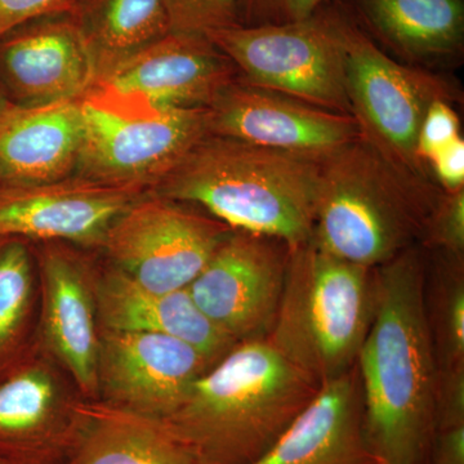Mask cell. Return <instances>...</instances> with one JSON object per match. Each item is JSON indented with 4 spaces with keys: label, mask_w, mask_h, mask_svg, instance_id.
Returning <instances> with one entry per match:
<instances>
[{
    "label": "cell",
    "mask_w": 464,
    "mask_h": 464,
    "mask_svg": "<svg viewBox=\"0 0 464 464\" xmlns=\"http://www.w3.org/2000/svg\"><path fill=\"white\" fill-rule=\"evenodd\" d=\"M429 252L414 246L373 268L374 307L356 369L378 462L423 464L436 432L438 362L427 320Z\"/></svg>",
    "instance_id": "cell-1"
},
{
    "label": "cell",
    "mask_w": 464,
    "mask_h": 464,
    "mask_svg": "<svg viewBox=\"0 0 464 464\" xmlns=\"http://www.w3.org/2000/svg\"><path fill=\"white\" fill-rule=\"evenodd\" d=\"M319 389L265 338L237 342L163 422L199 464H250Z\"/></svg>",
    "instance_id": "cell-2"
},
{
    "label": "cell",
    "mask_w": 464,
    "mask_h": 464,
    "mask_svg": "<svg viewBox=\"0 0 464 464\" xmlns=\"http://www.w3.org/2000/svg\"><path fill=\"white\" fill-rule=\"evenodd\" d=\"M320 170L322 161L208 134L149 194L295 249L313 240Z\"/></svg>",
    "instance_id": "cell-3"
},
{
    "label": "cell",
    "mask_w": 464,
    "mask_h": 464,
    "mask_svg": "<svg viewBox=\"0 0 464 464\" xmlns=\"http://www.w3.org/2000/svg\"><path fill=\"white\" fill-rule=\"evenodd\" d=\"M442 190L405 172L364 137L322 161L313 241L344 261L375 268L420 246Z\"/></svg>",
    "instance_id": "cell-4"
},
{
    "label": "cell",
    "mask_w": 464,
    "mask_h": 464,
    "mask_svg": "<svg viewBox=\"0 0 464 464\" xmlns=\"http://www.w3.org/2000/svg\"><path fill=\"white\" fill-rule=\"evenodd\" d=\"M373 307V268L311 240L290 249L282 299L265 340L322 386L356 365Z\"/></svg>",
    "instance_id": "cell-5"
},
{
    "label": "cell",
    "mask_w": 464,
    "mask_h": 464,
    "mask_svg": "<svg viewBox=\"0 0 464 464\" xmlns=\"http://www.w3.org/2000/svg\"><path fill=\"white\" fill-rule=\"evenodd\" d=\"M83 143L75 174L149 192L203 137L207 109L158 106L93 85L79 97Z\"/></svg>",
    "instance_id": "cell-6"
},
{
    "label": "cell",
    "mask_w": 464,
    "mask_h": 464,
    "mask_svg": "<svg viewBox=\"0 0 464 464\" xmlns=\"http://www.w3.org/2000/svg\"><path fill=\"white\" fill-rule=\"evenodd\" d=\"M326 14L340 43L351 115L362 137L396 167L433 181L418 157V133L432 103H451L458 91L441 75L387 56L343 14Z\"/></svg>",
    "instance_id": "cell-7"
},
{
    "label": "cell",
    "mask_w": 464,
    "mask_h": 464,
    "mask_svg": "<svg viewBox=\"0 0 464 464\" xmlns=\"http://www.w3.org/2000/svg\"><path fill=\"white\" fill-rule=\"evenodd\" d=\"M206 36L246 83L351 115L340 43L322 9L297 23L230 26Z\"/></svg>",
    "instance_id": "cell-8"
},
{
    "label": "cell",
    "mask_w": 464,
    "mask_h": 464,
    "mask_svg": "<svg viewBox=\"0 0 464 464\" xmlns=\"http://www.w3.org/2000/svg\"><path fill=\"white\" fill-rule=\"evenodd\" d=\"M234 231L186 204L146 192L109 228L101 248L112 268L145 288L185 289Z\"/></svg>",
    "instance_id": "cell-9"
},
{
    "label": "cell",
    "mask_w": 464,
    "mask_h": 464,
    "mask_svg": "<svg viewBox=\"0 0 464 464\" xmlns=\"http://www.w3.org/2000/svg\"><path fill=\"white\" fill-rule=\"evenodd\" d=\"M289 246L234 230L188 286L201 313L235 342L264 340L282 299Z\"/></svg>",
    "instance_id": "cell-10"
},
{
    "label": "cell",
    "mask_w": 464,
    "mask_h": 464,
    "mask_svg": "<svg viewBox=\"0 0 464 464\" xmlns=\"http://www.w3.org/2000/svg\"><path fill=\"white\" fill-rule=\"evenodd\" d=\"M208 134L323 161L362 136L353 116L237 79L207 108Z\"/></svg>",
    "instance_id": "cell-11"
},
{
    "label": "cell",
    "mask_w": 464,
    "mask_h": 464,
    "mask_svg": "<svg viewBox=\"0 0 464 464\" xmlns=\"http://www.w3.org/2000/svg\"><path fill=\"white\" fill-rule=\"evenodd\" d=\"M145 194L79 174L50 182L0 183V244L27 237L101 248L116 218Z\"/></svg>",
    "instance_id": "cell-12"
},
{
    "label": "cell",
    "mask_w": 464,
    "mask_h": 464,
    "mask_svg": "<svg viewBox=\"0 0 464 464\" xmlns=\"http://www.w3.org/2000/svg\"><path fill=\"white\" fill-rule=\"evenodd\" d=\"M213 365L197 348L167 335L101 329L97 380L109 404L166 420Z\"/></svg>",
    "instance_id": "cell-13"
},
{
    "label": "cell",
    "mask_w": 464,
    "mask_h": 464,
    "mask_svg": "<svg viewBox=\"0 0 464 464\" xmlns=\"http://www.w3.org/2000/svg\"><path fill=\"white\" fill-rule=\"evenodd\" d=\"M93 69L69 12L29 21L0 38V88L20 108L76 100Z\"/></svg>",
    "instance_id": "cell-14"
},
{
    "label": "cell",
    "mask_w": 464,
    "mask_h": 464,
    "mask_svg": "<svg viewBox=\"0 0 464 464\" xmlns=\"http://www.w3.org/2000/svg\"><path fill=\"white\" fill-rule=\"evenodd\" d=\"M239 78L230 58L206 35L169 33L93 85L137 94L158 106L207 109Z\"/></svg>",
    "instance_id": "cell-15"
},
{
    "label": "cell",
    "mask_w": 464,
    "mask_h": 464,
    "mask_svg": "<svg viewBox=\"0 0 464 464\" xmlns=\"http://www.w3.org/2000/svg\"><path fill=\"white\" fill-rule=\"evenodd\" d=\"M364 430L356 365L325 382L273 447L250 464H378Z\"/></svg>",
    "instance_id": "cell-16"
},
{
    "label": "cell",
    "mask_w": 464,
    "mask_h": 464,
    "mask_svg": "<svg viewBox=\"0 0 464 464\" xmlns=\"http://www.w3.org/2000/svg\"><path fill=\"white\" fill-rule=\"evenodd\" d=\"M43 337L87 395L99 392L97 307L83 264L69 250L42 255Z\"/></svg>",
    "instance_id": "cell-17"
},
{
    "label": "cell",
    "mask_w": 464,
    "mask_h": 464,
    "mask_svg": "<svg viewBox=\"0 0 464 464\" xmlns=\"http://www.w3.org/2000/svg\"><path fill=\"white\" fill-rule=\"evenodd\" d=\"M93 288L102 329L176 338L197 348L213 364L237 343L201 313L188 288H145L112 267Z\"/></svg>",
    "instance_id": "cell-18"
},
{
    "label": "cell",
    "mask_w": 464,
    "mask_h": 464,
    "mask_svg": "<svg viewBox=\"0 0 464 464\" xmlns=\"http://www.w3.org/2000/svg\"><path fill=\"white\" fill-rule=\"evenodd\" d=\"M82 143L79 99L18 108L0 128V183L50 182L72 176Z\"/></svg>",
    "instance_id": "cell-19"
},
{
    "label": "cell",
    "mask_w": 464,
    "mask_h": 464,
    "mask_svg": "<svg viewBox=\"0 0 464 464\" xmlns=\"http://www.w3.org/2000/svg\"><path fill=\"white\" fill-rule=\"evenodd\" d=\"M66 464H199L163 420L96 402L74 409Z\"/></svg>",
    "instance_id": "cell-20"
},
{
    "label": "cell",
    "mask_w": 464,
    "mask_h": 464,
    "mask_svg": "<svg viewBox=\"0 0 464 464\" xmlns=\"http://www.w3.org/2000/svg\"><path fill=\"white\" fill-rule=\"evenodd\" d=\"M375 36L411 63H429L463 50V0H355Z\"/></svg>",
    "instance_id": "cell-21"
},
{
    "label": "cell",
    "mask_w": 464,
    "mask_h": 464,
    "mask_svg": "<svg viewBox=\"0 0 464 464\" xmlns=\"http://www.w3.org/2000/svg\"><path fill=\"white\" fill-rule=\"evenodd\" d=\"M67 12L90 57L94 83L170 33L164 0H74Z\"/></svg>",
    "instance_id": "cell-22"
},
{
    "label": "cell",
    "mask_w": 464,
    "mask_h": 464,
    "mask_svg": "<svg viewBox=\"0 0 464 464\" xmlns=\"http://www.w3.org/2000/svg\"><path fill=\"white\" fill-rule=\"evenodd\" d=\"M58 413L56 382L47 369L32 366L0 384V458L29 450L50 430Z\"/></svg>",
    "instance_id": "cell-23"
},
{
    "label": "cell",
    "mask_w": 464,
    "mask_h": 464,
    "mask_svg": "<svg viewBox=\"0 0 464 464\" xmlns=\"http://www.w3.org/2000/svg\"><path fill=\"white\" fill-rule=\"evenodd\" d=\"M427 320L438 371L464 366V256L427 250Z\"/></svg>",
    "instance_id": "cell-24"
},
{
    "label": "cell",
    "mask_w": 464,
    "mask_h": 464,
    "mask_svg": "<svg viewBox=\"0 0 464 464\" xmlns=\"http://www.w3.org/2000/svg\"><path fill=\"white\" fill-rule=\"evenodd\" d=\"M32 265L25 244H0V353L16 337L32 297Z\"/></svg>",
    "instance_id": "cell-25"
},
{
    "label": "cell",
    "mask_w": 464,
    "mask_h": 464,
    "mask_svg": "<svg viewBox=\"0 0 464 464\" xmlns=\"http://www.w3.org/2000/svg\"><path fill=\"white\" fill-rule=\"evenodd\" d=\"M170 33L206 35L243 25L246 0H164Z\"/></svg>",
    "instance_id": "cell-26"
},
{
    "label": "cell",
    "mask_w": 464,
    "mask_h": 464,
    "mask_svg": "<svg viewBox=\"0 0 464 464\" xmlns=\"http://www.w3.org/2000/svg\"><path fill=\"white\" fill-rule=\"evenodd\" d=\"M420 246L426 250L464 256V190L442 191Z\"/></svg>",
    "instance_id": "cell-27"
},
{
    "label": "cell",
    "mask_w": 464,
    "mask_h": 464,
    "mask_svg": "<svg viewBox=\"0 0 464 464\" xmlns=\"http://www.w3.org/2000/svg\"><path fill=\"white\" fill-rule=\"evenodd\" d=\"M459 118L448 101H436L424 115L417 140L418 157L429 167L430 160L460 136ZM430 168V167H429Z\"/></svg>",
    "instance_id": "cell-28"
},
{
    "label": "cell",
    "mask_w": 464,
    "mask_h": 464,
    "mask_svg": "<svg viewBox=\"0 0 464 464\" xmlns=\"http://www.w3.org/2000/svg\"><path fill=\"white\" fill-rule=\"evenodd\" d=\"M328 0H246L243 25L297 23L315 16Z\"/></svg>",
    "instance_id": "cell-29"
},
{
    "label": "cell",
    "mask_w": 464,
    "mask_h": 464,
    "mask_svg": "<svg viewBox=\"0 0 464 464\" xmlns=\"http://www.w3.org/2000/svg\"><path fill=\"white\" fill-rule=\"evenodd\" d=\"M457 426H464V366L438 371L436 431Z\"/></svg>",
    "instance_id": "cell-30"
},
{
    "label": "cell",
    "mask_w": 464,
    "mask_h": 464,
    "mask_svg": "<svg viewBox=\"0 0 464 464\" xmlns=\"http://www.w3.org/2000/svg\"><path fill=\"white\" fill-rule=\"evenodd\" d=\"M72 2L74 0H0V38L35 18L67 12Z\"/></svg>",
    "instance_id": "cell-31"
},
{
    "label": "cell",
    "mask_w": 464,
    "mask_h": 464,
    "mask_svg": "<svg viewBox=\"0 0 464 464\" xmlns=\"http://www.w3.org/2000/svg\"><path fill=\"white\" fill-rule=\"evenodd\" d=\"M433 181L445 192L464 190V141L459 136L430 160Z\"/></svg>",
    "instance_id": "cell-32"
},
{
    "label": "cell",
    "mask_w": 464,
    "mask_h": 464,
    "mask_svg": "<svg viewBox=\"0 0 464 464\" xmlns=\"http://www.w3.org/2000/svg\"><path fill=\"white\" fill-rule=\"evenodd\" d=\"M20 106L14 105L11 100L8 99L7 94L0 88V128L3 127L12 115L17 111Z\"/></svg>",
    "instance_id": "cell-33"
},
{
    "label": "cell",
    "mask_w": 464,
    "mask_h": 464,
    "mask_svg": "<svg viewBox=\"0 0 464 464\" xmlns=\"http://www.w3.org/2000/svg\"><path fill=\"white\" fill-rule=\"evenodd\" d=\"M0 464H12V463L8 462V460L3 459V458H0Z\"/></svg>",
    "instance_id": "cell-34"
},
{
    "label": "cell",
    "mask_w": 464,
    "mask_h": 464,
    "mask_svg": "<svg viewBox=\"0 0 464 464\" xmlns=\"http://www.w3.org/2000/svg\"><path fill=\"white\" fill-rule=\"evenodd\" d=\"M378 464H386V463H381V462H380V463H378Z\"/></svg>",
    "instance_id": "cell-35"
}]
</instances>
